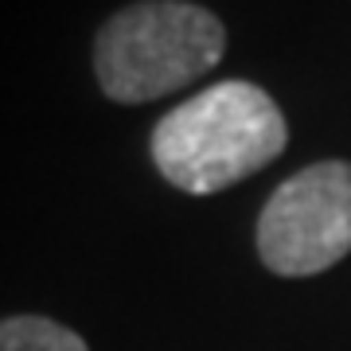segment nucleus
Instances as JSON below:
<instances>
[{"mask_svg": "<svg viewBox=\"0 0 351 351\" xmlns=\"http://www.w3.org/2000/svg\"><path fill=\"white\" fill-rule=\"evenodd\" d=\"M351 254V164L289 176L258 215V258L277 277H316Z\"/></svg>", "mask_w": 351, "mask_h": 351, "instance_id": "3", "label": "nucleus"}, {"mask_svg": "<svg viewBox=\"0 0 351 351\" xmlns=\"http://www.w3.org/2000/svg\"><path fill=\"white\" fill-rule=\"evenodd\" d=\"M223 20L191 0H133L94 36V78L117 106H145L223 63Z\"/></svg>", "mask_w": 351, "mask_h": 351, "instance_id": "2", "label": "nucleus"}, {"mask_svg": "<svg viewBox=\"0 0 351 351\" xmlns=\"http://www.w3.org/2000/svg\"><path fill=\"white\" fill-rule=\"evenodd\" d=\"M285 113L262 86L226 78L191 94L156 121L149 152L156 172L188 195H215L262 172L285 152Z\"/></svg>", "mask_w": 351, "mask_h": 351, "instance_id": "1", "label": "nucleus"}, {"mask_svg": "<svg viewBox=\"0 0 351 351\" xmlns=\"http://www.w3.org/2000/svg\"><path fill=\"white\" fill-rule=\"evenodd\" d=\"M0 351H90L75 328L51 316H0Z\"/></svg>", "mask_w": 351, "mask_h": 351, "instance_id": "4", "label": "nucleus"}]
</instances>
